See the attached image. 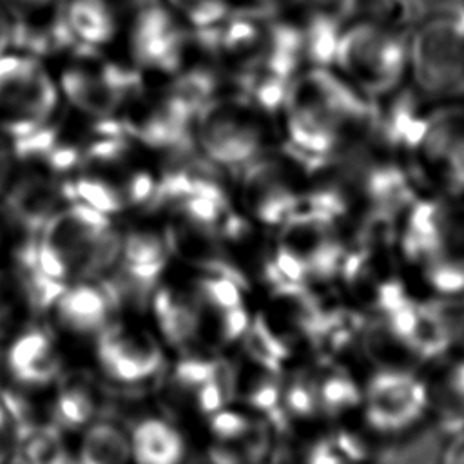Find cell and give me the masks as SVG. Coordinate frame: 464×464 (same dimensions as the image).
<instances>
[{
	"label": "cell",
	"mask_w": 464,
	"mask_h": 464,
	"mask_svg": "<svg viewBox=\"0 0 464 464\" xmlns=\"http://www.w3.org/2000/svg\"><path fill=\"white\" fill-rule=\"evenodd\" d=\"M372 100L330 65L303 67L288 83L277 118L285 143L314 161H326L364 127Z\"/></svg>",
	"instance_id": "6da1fadb"
},
{
	"label": "cell",
	"mask_w": 464,
	"mask_h": 464,
	"mask_svg": "<svg viewBox=\"0 0 464 464\" xmlns=\"http://www.w3.org/2000/svg\"><path fill=\"white\" fill-rule=\"evenodd\" d=\"M121 237L111 216L71 201L34 236V259L44 274L62 285L102 279L118 265Z\"/></svg>",
	"instance_id": "7a4b0ae2"
},
{
	"label": "cell",
	"mask_w": 464,
	"mask_h": 464,
	"mask_svg": "<svg viewBox=\"0 0 464 464\" xmlns=\"http://www.w3.org/2000/svg\"><path fill=\"white\" fill-rule=\"evenodd\" d=\"M395 245L433 290L464 292V198L417 194L399 219Z\"/></svg>",
	"instance_id": "3957f363"
},
{
	"label": "cell",
	"mask_w": 464,
	"mask_h": 464,
	"mask_svg": "<svg viewBox=\"0 0 464 464\" xmlns=\"http://www.w3.org/2000/svg\"><path fill=\"white\" fill-rule=\"evenodd\" d=\"M321 163L286 143L268 149L239 170L245 212L263 227H279L292 214L314 205Z\"/></svg>",
	"instance_id": "277c9868"
},
{
	"label": "cell",
	"mask_w": 464,
	"mask_h": 464,
	"mask_svg": "<svg viewBox=\"0 0 464 464\" xmlns=\"http://www.w3.org/2000/svg\"><path fill=\"white\" fill-rule=\"evenodd\" d=\"M330 65L361 96L386 98L408 76V38L384 22H352L339 36Z\"/></svg>",
	"instance_id": "5b68a950"
},
{
	"label": "cell",
	"mask_w": 464,
	"mask_h": 464,
	"mask_svg": "<svg viewBox=\"0 0 464 464\" xmlns=\"http://www.w3.org/2000/svg\"><path fill=\"white\" fill-rule=\"evenodd\" d=\"M276 114L257 107L239 92L216 94L196 116V145L214 165L241 170L272 149V120Z\"/></svg>",
	"instance_id": "8992f818"
},
{
	"label": "cell",
	"mask_w": 464,
	"mask_h": 464,
	"mask_svg": "<svg viewBox=\"0 0 464 464\" xmlns=\"http://www.w3.org/2000/svg\"><path fill=\"white\" fill-rule=\"evenodd\" d=\"M406 152L415 187L428 188V194L464 198V103L424 107Z\"/></svg>",
	"instance_id": "52a82bcc"
},
{
	"label": "cell",
	"mask_w": 464,
	"mask_h": 464,
	"mask_svg": "<svg viewBox=\"0 0 464 464\" xmlns=\"http://www.w3.org/2000/svg\"><path fill=\"white\" fill-rule=\"evenodd\" d=\"M408 76L424 100H464V11L413 27L408 38Z\"/></svg>",
	"instance_id": "ba28073f"
},
{
	"label": "cell",
	"mask_w": 464,
	"mask_h": 464,
	"mask_svg": "<svg viewBox=\"0 0 464 464\" xmlns=\"http://www.w3.org/2000/svg\"><path fill=\"white\" fill-rule=\"evenodd\" d=\"M58 109V87L36 56L0 54V134L18 140L47 125Z\"/></svg>",
	"instance_id": "9c48e42d"
},
{
	"label": "cell",
	"mask_w": 464,
	"mask_h": 464,
	"mask_svg": "<svg viewBox=\"0 0 464 464\" xmlns=\"http://www.w3.org/2000/svg\"><path fill=\"white\" fill-rule=\"evenodd\" d=\"M80 60L60 74V91L72 109L89 118H118L125 100L141 83L138 69L100 60L96 49L78 45Z\"/></svg>",
	"instance_id": "30bf717a"
},
{
	"label": "cell",
	"mask_w": 464,
	"mask_h": 464,
	"mask_svg": "<svg viewBox=\"0 0 464 464\" xmlns=\"http://www.w3.org/2000/svg\"><path fill=\"white\" fill-rule=\"evenodd\" d=\"M96 364L103 377L120 388H141L165 370L160 339L145 326L114 319L94 337Z\"/></svg>",
	"instance_id": "8fae6325"
},
{
	"label": "cell",
	"mask_w": 464,
	"mask_h": 464,
	"mask_svg": "<svg viewBox=\"0 0 464 464\" xmlns=\"http://www.w3.org/2000/svg\"><path fill=\"white\" fill-rule=\"evenodd\" d=\"M67 203H71L69 176L40 163L14 161L13 176L2 194V216L22 237H34Z\"/></svg>",
	"instance_id": "7c38bea8"
},
{
	"label": "cell",
	"mask_w": 464,
	"mask_h": 464,
	"mask_svg": "<svg viewBox=\"0 0 464 464\" xmlns=\"http://www.w3.org/2000/svg\"><path fill=\"white\" fill-rule=\"evenodd\" d=\"M357 11L359 0H285L277 9L295 29L310 65H330L335 44Z\"/></svg>",
	"instance_id": "4fadbf2b"
},
{
	"label": "cell",
	"mask_w": 464,
	"mask_h": 464,
	"mask_svg": "<svg viewBox=\"0 0 464 464\" xmlns=\"http://www.w3.org/2000/svg\"><path fill=\"white\" fill-rule=\"evenodd\" d=\"M428 406L426 386L410 372L384 368L366 386V422L382 433L411 426Z\"/></svg>",
	"instance_id": "5bb4252c"
},
{
	"label": "cell",
	"mask_w": 464,
	"mask_h": 464,
	"mask_svg": "<svg viewBox=\"0 0 464 464\" xmlns=\"http://www.w3.org/2000/svg\"><path fill=\"white\" fill-rule=\"evenodd\" d=\"M169 246L163 232L130 228L121 237L116 268L107 276L125 301H149L169 265Z\"/></svg>",
	"instance_id": "9a60e30c"
},
{
	"label": "cell",
	"mask_w": 464,
	"mask_h": 464,
	"mask_svg": "<svg viewBox=\"0 0 464 464\" xmlns=\"http://www.w3.org/2000/svg\"><path fill=\"white\" fill-rule=\"evenodd\" d=\"M160 337L179 353L207 352L203 317L194 285L160 283L149 297ZM212 353V352H208Z\"/></svg>",
	"instance_id": "2e32d148"
},
{
	"label": "cell",
	"mask_w": 464,
	"mask_h": 464,
	"mask_svg": "<svg viewBox=\"0 0 464 464\" xmlns=\"http://www.w3.org/2000/svg\"><path fill=\"white\" fill-rule=\"evenodd\" d=\"M170 219L163 228L170 256L178 257L198 274H237L245 272L236 263L221 234L181 214L169 212ZM246 277V276H245Z\"/></svg>",
	"instance_id": "e0dca14e"
},
{
	"label": "cell",
	"mask_w": 464,
	"mask_h": 464,
	"mask_svg": "<svg viewBox=\"0 0 464 464\" xmlns=\"http://www.w3.org/2000/svg\"><path fill=\"white\" fill-rule=\"evenodd\" d=\"M121 297L109 277L67 285L53 310L63 330L74 335L96 337L118 317Z\"/></svg>",
	"instance_id": "ac0fdd59"
},
{
	"label": "cell",
	"mask_w": 464,
	"mask_h": 464,
	"mask_svg": "<svg viewBox=\"0 0 464 464\" xmlns=\"http://www.w3.org/2000/svg\"><path fill=\"white\" fill-rule=\"evenodd\" d=\"M185 29L158 0L147 2L130 16L129 47L140 69L170 72Z\"/></svg>",
	"instance_id": "d6986e66"
},
{
	"label": "cell",
	"mask_w": 464,
	"mask_h": 464,
	"mask_svg": "<svg viewBox=\"0 0 464 464\" xmlns=\"http://www.w3.org/2000/svg\"><path fill=\"white\" fill-rule=\"evenodd\" d=\"M4 364L13 382L27 390L49 388L63 373V357L56 339L36 324L7 341Z\"/></svg>",
	"instance_id": "ffe728a7"
},
{
	"label": "cell",
	"mask_w": 464,
	"mask_h": 464,
	"mask_svg": "<svg viewBox=\"0 0 464 464\" xmlns=\"http://www.w3.org/2000/svg\"><path fill=\"white\" fill-rule=\"evenodd\" d=\"M49 420L62 431H83L89 424L100 419L102 390L92 375L83 372L62 373L54 382Z\"/></svg>",
	"instance_id": "44dd1931"
},
{
	"label": "cell",
	"mask_w": 464,
	"mask_h": 464,
	"mask_svg": "<svg viewBox=\"0 0 464 464\" xmlns=\"http://www.w3.org/2000/svg\"><path fill=\"white\" fill-rule=\"evenodd\" d=\"M134 464H183L187 440L181 430L165 417H143L129 431Z\"/></svg>",
	"instance_id": "7402d4cb"
},
{
	"label": "cell",
	"mask_w": 464,
	"mask_h": 464,
	"mask_svg": "<svg viewBox=\"0 0 464 464\" xmlns=\"http://www.w3.org/2000/svg\"><path fill=\"white\" fill-rule=\"evenodd\" d=\"M63 431L49 419H36L16 428L13 464H72Z\"/></svg>",
	"instance_id": "603a6c76"
},
{
	"label": "cell",
	"mask_w": 464,
	"mask_h": 464,
	"mask_svg": "<svg viewBox=\"0 0 464 464\" xmlns=\"http://www.w3.org/2000/svg\"><path fill=\"white\" fill-rule=\"evenodd\" d=\"M65 18L74 40L92 49L109 44L121 22L107 0H67Z\"/></svg>",
	"instance_id": "cb8c5ba5"
},
{
	"label": "cell",
	"mask_w": 464,
	"mask_h": 464,
	"mask_svg": "<svg viewBox=\"0 0 464 464\" xmlns=\"http://www.w3.org/2000/svg\"><path fill=\"white\" fill-rule=\"evenodd\" d=\"M129 431L112 419L100 417L83 430L72 464H129Z\"/></svg>",
	"instance_id": "d4e9b609"
},
{
	"label": "cell",
	"mask_w": 464,
	"mask_h": 464,
	"mask_svg": "<svg viewBox=\"0 0 464 464\" xmlns=\"http://www.w3.org/2000/svg\"><path fill=\"white\" fill-rule=\"evenodd\" d=\"M370 4V20L384 22L397 29L417 27L433 18L464 11V0H359Z\"/></svg>",
	"instance_id": "484cf974"
},
{
	"label": "cell",
	"mask_w": 464,
	"mask_h": 464,
	"mask_svg": "<svg viewBox=\"0 0 464 464\" xmlns=\"http://www.w3.org/2000/svg\"><path fill=\"white\" fill-rule=\"evenodd\" d=\"M34 308L14 266L0 268V343L34 324Z\"/></svg>",
	"instance_id": "4316f807"
},
{
	"label": "cell",
	"mask_w": 464,
	"mask_h": 464,
	"mask_svg": "<svg viewBox=\"0 0 464 464\" xmlns=\"http://www.w3.org/2000/svg\"><path fill=\"white\" fill-rule=\"evenodd\" d=\"M245 355L259 368L277 375L286 362L290 350L286 341L272 328L268 319L263 314H257L250 319L246 332L241 337Z\"/></svg>",
	"instance_id": "83f0119b"
},
{
	"label": "cell",
	"mask_w": 464,
	"mask_h": 464,
	"mask_svg": "<svg viewBox=\"0 0 464 464\" xmlns=\"http://www.w3.org/2000/svg\"><path fill=\"white\" fill-rule=\"evenodd\" d=\"M453 337L442 321L428 308L426 303L417 304L415 323L404 339V348L419 359L430 361L440 357L451 344Z\"/></svg>",
	"instance_id": "f1b7e54d"
},
{
	"label": "cell",
	"mask_w": 464,
	"mask_h": 464,
	"mask_svg": "<svg viewBox=\"0 0 464 464\" xmlns=\"http://www.w3.org/2000/svg\"><path fill=\"white\" fill-rule=\"evenodd\" d=\"M317 399L321 410L326 415L335 417L346 410L355 408L361 402V393L346 372L332 370L317 386Z\"/></svg>",
	"instance_id": "f546056e"
},
{
	"label": "cell",
	"mask_w": 464,
	"mask_h": 464,
	"mask_svg": "<svg viewBox=\"0 0 464 464\" xmlns=\"http://www.w3.org/2000/svg\"><path fill=\"white\" fill-rule=\"evenodd\" d=\"M192 27H212L234 13L232 0H169Z\"/></svg>",
	"instance_id": "4dcf8cb0"
},
{
	"label": "cell",
	"mask_w": 464,
	"mask_h": 464,
	"mask_svg": "<svg viewBox=\"0 0 464 464\" xmlns=\"http://www.w3.org/2000/svg\"><path fill=\"white\" fill-rule=\"evenodd\" d=\"M319 399L315 381L304 373L295 375L283 392V408L286 415L306 419L315 413Z\"/></svg>",
	"instance_id": "1f68e13d"
},
{
	"label": "cell",
	"mask_w": 464,
	"mask_h": 464,
	"mask_svg": "<svg viewBox=\"0 0 464 464\" xmlns=\"http://www.w3.org/2000/svg\"><path fill=\"white\" fill-rule=\"evenodd\" d=\"M428 308L442 321L455 339L464 332V299H433L426 303Z\"/></svg>",
	"instance_id": "d6a6232c"
},
{
	"label": "cell",
	"mask_w": 464,
	"mask_h": 464,
	"mask_svg": "<svg viewBox=\"0 0 464 464\" xmlns=\"http://www.w3.org/2000/svg\"><path fill=\"white\" fill-rule=\"evenodd\" d=\"M16 437V424L7 411L5 404L0 401V464L11 462L13 446Z\"/></svg>",
	"instance_id": "836d02e7"
},
{
	"label": "cell",
	"mask_w": 464,
	"mask_h": 464,
	"mask_svg": "<svg viewBox=\"0 0 464 464\" xmlns=\"http://www.w3.org/2000/svg\"><path fill=\"white\" fill-rule=\"evenodd\" d=\"M306 464H346L344 459L337 453L328 437L315 442L306 457Z\"/></svg>",
	"instance_id": "e575fe53"
},
{
	"label": "cell",
	"mask_w": 464,
	"mask_h": 464,
	"mask_svg": "<svg viewBox=\"0 0 464 464\" xmlns=\"http://www.w3.org/2000/svg\"><path fill=\"white\" fill-rule=\"evenodd\" d=\"M7 138H0V198L9 185V179L14 170V154L11 149V141Z\"/></svg>",
	"instance_id": "d590c367"
},
{
	"label": "cell",
	"mask_w": 464,
	"mask_h": 464,
	"mask_svg": "<svg viewBox=\"0 0 464 464\" xmlns=\"http://www.w3.org/2000/svg\"><path fill=\"white\" fill-rule=\"evenodd\" d=\"M440 464H464V430L455 433L442 451Z\"/></svg>",
	"instance_id": "8d00e7d4"
},
{
	"label": "cell",
	"mask_w": 464,
	"mask_h": 464,
	"mask_svg": "<svg viewBox=\"0 0 464 464\" xmlns=\"http://www.w3.org/2000/svg\"><path fill=\"white\" fill-rule=\"evenodd\" d=\"M13 44V29H11V18L5 13V9L0 5V54L5 53V49Z\"/></svg>",
	"instance_id": "74e56055"
},
{
	"label": "cell",
	"mask_w": 464,
	"mask_h": 464,
	"mask_svg": "<svg viewBox=\"0 0 464 464\" xmlns=\"http://www.w3.org/2000/svg\"><path fill=\"white\" fill-rule=\"evenodd\" d=\"M448 384H450V388H451L457 395H460V397L464 399V361L455 366V370H453L451 375H450Z\"/></svg>",
	"instance_id": "f35d334b"
},
{
	"label": "cell",
	"mask_w": 464,
	"mask_h": 464,
	"mask_svg": "<svg viewBox=\"0 0 464 464\" xmlns=\"http://www.w3.org/2000/svg\"><path fill=\"white\" fill-rule=\"evenodd\" d=\"M196 464H228L227 460H223V459H219L218 455H214V453H207V457L205 459H201V460H198Z\"/></svg>",
	"instance_id": "ab89813d"
},
{
	"label": "cell",
	"mask_w": 464,
	"mask_h": 464,
	"mask_svg": "<svg viewBox=\"0 0 464 464\" xmlns=\"http://www.w3.org/2000/svg\"><path fill=\"white\" fill-rule=\"evenodd\" d=\"M0 243H2V236H0Z\"/></svg>",
	"instance_id": "60d3db41"
}]
</instances>
